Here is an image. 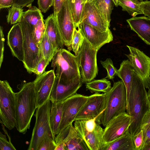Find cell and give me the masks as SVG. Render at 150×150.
<instances>
[{
    "instance_id": "6da1fadb",
    "label": "cell",
    "mask_w": 150,
    "mask_h": 150,
    "mask_svg": "<svg viewBox=\"0 0 150 150\" xmlns=\"http://www.w3.org/2000/svg\"><path fill=\"white\" fill-rule=\"evenodd\" d=\"M150 109L147 92L143 81L134 69L126 108V113L131 117L129 130L133 137L141 131L143 117Z\"/></svg>"
},
{
    "instance_id": "7a4b0ae2",
    "label": "cell",
    "mask_w": 150,
    "mask_h": 150,
    "mask_svg": "<svg viewBox=\"0 0 150 150\" xmlns=\"http://www.w3.org/2000/svg\"><path fill=\"white\" fill-rule=\"evenodd\" d=\"M17 130L25 134L30 128L32 118L37 108L36 95L34 83H25L16 93Z\"/></svg>"
},
{
    "instance_id": "3957f363",
    "label": "cell",
    "mask_w": 150,
    "mask_h": 150,
    "mask_svg": "<svg viewBox=\"0 0 150 150\" xmlns=\"http://www.w3.org/2000/svg\"><path fill=\"white\" fill-rule=\"evenodd\" d=\"M106 93L105 109L96 120L97 123L104 127L114 117L126 112L127 105L126 90L122 80L114 82L110 90Z\"/></svg>"
},
{
    "instance_id": "277c9868",
    "label": "cell",
    "mask_w": 150,
    "mask_h": 150,
    "mask_svg": "<svg viewBox=\"0 0 150 150\" xmlns=\"http://www.w3.org/2000/svg\"><path fill=\"white\" fill-rule=\"evenodd\" d=\"M51 67L56 69V77L66 83L82 79L76 56L62 48L57 51L52 60Z\"/></svg>"
},
{
    "instance_id": "5b68a950",
    "label": "cell",
    "mask_w": 150,
    "mask_h": 150,
    "mask_svg": "<svg viewBox=\"0 0 150 150\" xmlns=\"http://www.w3.org/2000/svg\"><path fill=\"white\" fill-rule=\"evenodd\" d=\"M52 102L49 99L37 108L35 116V122L30 141L28 150H38L43 139L47 137L54 140L55 137L51 127L50 113Z\"/></svg>"
},
{
    "instance_id": "8992f818",
    "label": "cell",
    "mask_w": 150,
    "mask_h": 150,
    "mask_svg": "<svg viewBox=\"0 0 150 150\" xmlns=\"http://www.w3.org/2000/svg\"><path fill=\"white\" fill-rule=\"evenodd\" d=\"M0 118L8 129L16 127V93L6 80L0 81Z\"/></svg>"
},
{
    "instance_id": "52a82bcc",
    "label": "cell",
    "mask_w": 150,
    "mask_h": 150,
    "mask_svg": "<svg viewBox=\"0 0 150 150\" xmlns=\"http://www.w3.org/2000/svg\"><path fill=\"white\" fill-rule=\"evenodd\" d=\"M98 50L94 49L84 39L82 45L76 55L83 83L93 80L98 74L97 54Z\"/></svg>"
},
{
    "instance_id": "ba28073f",
    "label": "cell",
    "mask_w": 150,
    "mask_h": 150,
    "mask_svg": "<svg viewBox=\"0 0 150 150\" xmlns=\"http://www.w3.org/2000/svg\"><path fill=\"white\" fill-rule=\"evenodd\" d=\"M19 23L22 28L24 40V56L23 62L27 72L31 74L34 73L42 57L40 48L33 39L32 30L30 25L23 18Z\"/></svg>"
},
{
    "instance_id": "9c48e42d",
    "label": "cell",
    "mask_w": 150,
    "mask_h": 150,
    "mask_svg": "<svg viewBox=\"0 0 150 150\" xmlns=\"http://www.w3.org/2000/svg\"><path fill=\"white\" fill-rule=\"evenodd\" d=\"M88 98V96L76 93L62 101V117L57 134L72 124L79 112L87 101Z\"/></svg>"
},
{
    "instance_id": "30bf717a",
    "label": "cell",
    "mask_w": 150,
    "mask_h": 150,
    "mask_svg": "<svg viewBox=\"0 0 150 150\" xmlns=\"http://www.w3.org/2000/svg\"><path fill=\"white\" fill-rule=\"evenodd\" d=\"M64 45L72 50V42L75 27L71 15L69 0H64L62 6L55 17Z\"/></svg>"
},
{
    "instance_id": "8fae6325",
    "label": "cell",
    "mask_w": 150,
    "mask_h": 150,
    "mask_svg": "<svg viewBox=\"0 0 150 150\" xmlns=\"http://www.w3.org/2000/svg\"><path fill=\"white\" fill-rule=\"evenodd\" d=\"M130 53L126 54L146 88H150V57L138 49L127 45Z\"/></svg>"
},
{
    "instance_id": "7c38bea8",
    "label": "cell",
    "mask_w": 150,
    "mask_h": 150,
    "mask_svg": "<svg viewBox=\"0 0 150 150\" xmlns=\"http://www.w3.org/2000/svg\"><path fill=\"white\" fill-rule=\"evenodd\" d=\"M131 117L126 112L112 118L103 129V136L104 145L118 138L129 129Z\"/></svg>"
},
{
    "instance_id": "4fadbf2b",
    "label": "cell",
    "mask_w": 150,
    "mask_h": 150,
    "mask_svg": "<svg viewBox=\"0 0 150 150\" xmlns=\"http://www.w3.org/2000/svg\"><path fill=\"white\" fill-rule=\"evenodd\" d=\"M107 99L106 93H95L88 96V99L74 119L86 120L98 117L104 111Z\"/></svg>"
},
{
    "instance_id": "5bb4252c",
    "label": "cell",
    "mask_w": 150,
    "mask_h": 150,
    "mask_svg": "<svg viewBox=\"0 0 150 150\" xmlns=\"http://www.w3.org/2000/svg\"><path fill=\"white\" fill-rule=\"evenodd\" d=\"M56 77L54 70H51L37 75L33 81L36 95L37 108L49 99Z\"/></svg>"
},
{
    "instance_id": "9a60e30c",
    "label": "cell",
    "mask_w": 150,
    "mask_h": 150,
    "mask_svg": "<svg viewBox=\"0 0 150 150\" xmlns=\"http://www.w3.org/2000/svg\"><path fill=\"white\" fill-rule=\"evenodd\" d=\"M81 22L87 24L102 32L109 29L110 25L106 20L95 0H89L86 2L80 23Z\"/></svg>"
},
{
    "instance_id": "2e32d148",
    "label": "cell",
    "mask_w": 150,
    "mask_h": 150,
    "mask_svg": "<svg viewBox=\"0 0 150 150\" xmlns=\"http://www.w3.org/2000/svg\"><path fill=\"white\" fill-rule=\"evenodd\" d=\"M77 28L84 38L95 49L99 50L104 45L113 40L112 33L110 29L102 32L83 22L81 23Z\"/></svg>"
},
{
    "instance_id": "e0dca14e",
    "label": "cell",
    "mask_w": 150,
    "mask_h": 150,
    "mask_svg": "<svg viewBox=\"0 0 150 150\" xmlns=\"http://www.w3.org/2000/svg\"><path fill=\"white\" fill-rule=\"evenodd\" d=\"M74 126L89 150H102L104 146L103 138V129L100 124L97 123L92 132L86 130L81 120L75 121Z\"/></svg>"
},
{
    "instance_id": "ac0fdd59",
    "label": "cell",
    "mask_w": 150,
    "mask_h": 150,
    "mask_svg": "<svg viewBox=\"0 0 150 150\" xmlns=\"http://www.w3.org/2000/svg\"><path fill=\"white\" fill-rule=\"evenodd\" d=\"M54 140L56 145L59 143H64L67 150H89L72 124L57 134Z\"/></svg>"
},
{
    "instance_id": "d6986e66",
    "label": "cell",
    "mask_w": 150,
    "mask_h": 150,
    "mask_svg": "<svg viewBox=\"0 0 150 150\" xmlns=\"http://www.w3.org/2000/svg\"><path fill=\"white\" fill-rule=\"evenodd\" d=\"M83 83L82 79L73 82L66 83L56 77L49 99L51 102H62L76 94Z\"/></svg>"
},
{
    "instance_id": "ffe728a7",
    "label": "cell",
    "mask_w": 150,
    "mask_h": 150,
    "mask_svg": "<svg viewBox=\"0 0 150 150\" xmlns=\"http://www.w3.org/2000/svg\"><path fill=\"white\" fill-rule=\"evenodd\" d=\"M7 45L12 55L23 62L24 60V40L22 30L19 23L13 25L8 32Z\"/></svg>"
},
{
    "instance_id": "44dd1931",
    "label": "cell",
    "mask_w": 150,
    "mask_h": 150,
    "mask_svg": "<svg viewBox=\"0 0 150 150\" xmlns=\"http://www.w3.org/2000/svg\"><path fill=\"white\" fill-rule=\"evenodd\" d=\"M44 21L45 33L56 52L63 48L64 44L54 14L49 16Z\"/></svg>"
},
{
    "instance_id": "7402d4cb",
    "label": "cell",
    "mask_w": 150,
    "mask_h": 150,
    "mask_svg": "<svg viewBox=\"0 0 150 150\" xmlns=\"http://www.w3.org/2000/svg\"><path fill=\"white\" fill-rule=\"evenodd\" d=\"M131 29L146 43L150 45V18L134 17L126 20Z\"/></svg>"
},
{
    "instance_id": "603a6c76",
    "label": "cell",
    "mask_w": 150,
    "mask_h": 150,
    "mask_svg": "<svg viewBox=\"0 0 150 150\" xmlns=\"http://www.w3.org/2000/svg\"><path fill=\"white\" fill-rule=\"evenodd\" d=\"M102 150H135L133 136L129 129L120 137L105 145Z\"/></svg>"
},
{
    "instance_id": "cb8c5ba5",
    "label": "cell",
    "mask_w": 150,
    "mask_h": 150,
    "mask_svg": "<svg viewBox=\"0 0 150 150\" xmlns=\"http://www.w3.org/2000/svg\"><path fill=\"white\" fill-rule=\"evenodd\" d=\"M134 68L128 59L125 60L120 64V68L117 69L116 76L123 82L126 90L127 102L129 98L130 90Z\"/></svg>"
},
{
    "instance_id": "d4e9b609",
    "label": "cell",
    "mask_w": 150,
    "mask_h": 150,
    "mask_svg": "<svg viewBox=\"0 0 150 150\" xmlns=\"http://www.w3.org/2000/svg\"><path fill=\"white\" fill-rule=\"evenodd\" d=\"M62 114V101L52 102L50 113V122L52 129L54 135L57 134Z\"/></svg>"
},
{
    "instance_id": "484cf974",
    "label": "cell",
    "mask_w": 150,
    "mask_h": 150,
    "mask_svg": "<svg viewBox=\"0 0 150 150\" xmlns=\"http://www.w3.org/2000/svg\"><path fill=\"white\" fill-rule=\"evenodd\" d=\"M143 0H118V5L122 8V10L127 11L133 17L138 15L144 14Z\"/></svg>"
},
{
    "instance_id": "4316f807",
    "label": "cell",
    "mask_w": 150,
    "mask_h": 150,
    "mask_svg": "<svg viewBox=\"0 0 150 150\" xmlns=\"http://www.w3.org/2000/svg\"><path fill=\"white\" fill-rule=\"evenodd\" d=\"M69 7L75 28L81 22L84 12L86 0H69Z\"/></svg>"
},
{
    "instance_id": "83f0119b",
    "label": "cell",
    "mask_w": 150,
    "mask_h": 150,
    "mask_svg": "<svg viewBox=\"0 0 150 150\" xmlns=\"http://www.w3.org/2000/svg\"><path fill=\"white\" fill-rule=\"evenodd\" d=\"M86 87L92 93H106L111 88V82L105 78L92 80L86 83Z\"/></svg>"
},
{
    "instance_id": "f1b7e54d",
    "label": "cell",
    "mask_w": 150,
    "mask_h": 150,
    "mask_svg": "<svg viewBox=\"0 0 150 150\" xmlns=\"http://www.w3.org/2000/svg\"><path fill=\"white\" fill-rule=\"evenodd\" d=\"M26 11L24 12L22 18L31 27L32 30L40 20H43L40 10L35 6H31Z\"/></svg>"
},
{
    "instance_id": "f546056e",
    "label": "cell",
    "mask_w": 150,
    "mask_h": 150,
    "mask_svg": "<svg viewBox=\"0 0 150 150\" xmlns=\"http://www.w3.org/2000/svg\"><path fill=\"white\" fill-rule=\"evenodd\" d=\"M40 50L42 58L50 62L56 53L45 33L40 44Z\"/></svg>"
},
{
    "instance_id": "4dcf8cb0",
    "label": "cell",
    "mask_w": 150,
    "mask_h": 150,
    "mask_svg": "<svg viewBox=\"0 0 150 150\" xmlns=\"http://www.w3.org/2000/svg\"><path fill=\"white\" fill-rule=\"evenodd\" d=\"M96 4L108 23L110 25L111 15L115 5L112 0H95Z\"/></svg>"
},
{
    "instance_id": "1f68e13d",
    "label": "cell",
    "mask_w": 150,
    "mask_h": 150,
    "mask_svg": "<svg viewBox=\"0 0 150 150\" xmlns=\"http://www.w3.org/2000/svg\"><path fill=\"white\" fill-rule=\"evenodd\" d=\"M23 12V8L13 5L8 10L7 23L11 25L19 23L22 18Z\"/></svg>"
},
{
    "instance_id": "d6a6232c",
    "label": "cell",
    "mask_w": 150,
    "mask_h": 150,
    "mask_svg": "<svg viewBox=\"0 0 150 150\" xmlns=\"http://www.w3.org/2000/svg\"><path fill=\"white\" fill-rule=\"evenodd\" d=\"M44 21V20H40L32 30L33 39L40 48V43L45 32Z\"/></svg>"
},
{
    "instance_id": "836d02e7",
    "label": "cell",
    "mask_w": 150,
    "mask_h": 150,
    "mask_svg": "<svg viewBox=\"0 0 150 150\" xmlns=\"http://www.w3.org/2000/svg\"><path fill=\"white\" fill-rule=\"evenodd\" d=\"M2 127V129L9 139L7 140L6 135L0 132V149L1 150H16V149L12 144L11 137L6 130L4 125L1 123Z\"/></svg>"
},
{
    "instance_id": "e575fe53",
    "label": "cell",
    "mask_w": 150,
    "mask_h": 150,
    "mask_svg": "<svg viewBox=\"0 0 150 150\" xmlns=\"http://www.w3.org/2000/svg\"><path fill=\"white\" fill-rule=\"evenodd\" d=\"M84 39L79 30L76 28H75L72 38V48L75 55H77L80 47L82 45Z\"/></svg>"
},
{
    "instance_id": "d590c367",
    "label": "cell",
    "mask_w": 150,
    "mask_h": 150,
    "mask_svg": "<svg viewBox=\"0 0 150 150\" xmlns=\"http://www.w3.org/2000/svg\"><path fill=\"white\" fill-rule=\"evenodd\" d=\"M103 67L107 70V74L105 78L113 80L116 75L117 69L114 67L113 62L110 58H107L105 61H100Z\"/></svg>"
},
{
    "instance_id": "8d00e7d4",
    "label": "cell",
    "mask_w": 150,
    "mask_h": 150,
    "mask_svg": "<svg viewBox=\"0 0 150 150\" xmlns=\"http://www.w3.org/2000/svg\"><path fill=\"white\" fill-rule=\"evenodd\" d=\"M56 144L54 140L47 137L44 138L39 145L38 150H55Z\"/></svg>"
},
{
    "instance_id": "74e56055",
    "label": "cell",
    "mask_w": 150,
    "mask_h": 150,
    "mask_svg": "<svg viewBox=\"0 0 150 150\" xmlns=\"http://www.w3.org/2000/svg\"><path fill=\"white\" fill-rule=\"evenodd\" d=\"M135 150H142L144 140L142 130L133 137Z\"/></svg>"
},
{
    "instance_id": "f35d334b",
    "label": "cell",
    "mask_w": 150,
    "mask_h": 150,
    "mask_svg": "<svg viewBox=\"0 0 150 150\" xmlns=\"http://www.w3.org/2000/svg\"><path fill=\"white\" fill-rule=\"evenodd\" d=\"M150 125V109L145 115L142 122L141 129L143 132V140L146 131Z\"/></svg>"
},
{
    "instance_id": "ab89813d",
    "label": "cell",
    "mask_w": 150,
    "mask_h": 150,
    "mask_svg": "<svg viewBox=\"0 0 150 150\" xmlns=\"http://www.w3.org/2000/svg\"><path fill=\"white\" fill-rule=\"evenodd\" d=\"M49 62L42 58L38 64L33 73L37 75H41L45 71V69Z\"/></svg>"
},
{
    "instance_id": "60d3db41",
    "label": "cell",
    "mask_w": 150,
    "mask_h": 150,
    "mask_svg": "<svg viewBox=\"0 0 150 150\" xmlns=\"http://www.w3.org/2000/svg\"><path fill=\"white\" fill-rule=\"evenodd\" d=\"M38 4L39 9L45 13L53 5V0H38Z\"/></svg>"
},
{
    "instance_id": "b9f144b4",
    "label": "cell",
    "mask_w": 150,
    "mask_h": 150,
    "mask_svg": "<svg viewBox=\"0 0 150 150\" xmlns=\"http://www.w3.org/2000/svg\"><path fill=\"white\" fill-rule=\"evenodd\" d=\"M0 68H1L3 60L5 41L4 35L3 32V28L1 26H0Z\"/></svg>"
},
{
    "instance_id": "7bdbcfd3",
    "label": "cell",
    "mask_w": 150,
    "mask_h": 150,
    "mask_svg": "<svg viewBox=\"0 0 150 150\" xmlns=\"http://www.w3.org/2000/svg\"><path fill=\"white\" fill-rule=\"evenodd\" d=\"M34 0H14L13 5L22 8L26 6L30 7L31 6Z\"/></svg>"
},
{
    "instance_id": "ee69618b",
    "label": "cell",
    "mask_w": 150,
    "mask_h": 150,
    "mask_svg": "<svg viewBox=\"0 0 150 150\" xmlns=\"http://www.w3.org/2000/svg\"><path fill=\"white\" fill-rule=\"evenodd\" d=\"M64 0H53L54 15L55 17L61 9Z\"/></svg>"
},
{
    "instance_id": "f6af8a7d",
    "label": "cell",
    "mask_w": 150,
    "mask_h": 150,
    "mask_svg": "<svg viewBox=\"0 0 150 150\" xmlns=\"http://www.w3.org/2000/svg\"><path fill=\"white\" fill-rule=\"evenodd\" d=\"M144 14L145 16L150 18V1L146 0L143 3Z\"/></svg>"
},
{
    "instance_id": "bcb514c9",
    "label": "cell",
    "mask_w": 150,
    "mask_h": 150,
    "mask_svg": "<svg viewBox=\"0 0 150 150\" xmlns=\"http://www.w3.org/2000/svg\"><path fill=\"white\" fill-rule=\"evenodd\" d=\"M14 0H0V9L9 8L13 4Z\"/></svg>"
},
{
    "instance_id": "7dc6e473",
    "label": "cell",
    "mask_w": 150,
    "mask_h": 150,
    "mask_svg": "<svg viewBox=\"0 0 150 150\" xmlns=\"http://www.w3.org/2000/svg\"><path fill=\"white\" fill-rule=\"evenodd\" d=\"M150 143V125L148 128L145 136V137L144 139L143 146L142 148L144 145Z\"/></svg>"
},
{
    "instance_id": "c3c4849f",
    "label": "cell",
    "mask_w": 150,
    "mask_h": 150,
    "mask_svg": "<svg viewBox=\"0 0 150 150\" xmlns=\"http://www.w3.org/2000/svg\"><path fill=\"white\" fill-rule=\"evenodd\" d=\"M55 150H67V149L64 143H61L56 145Z\"/></svg>"
},
{
    "instance_id": "681fc988",
    "label": "cell",
    "mask_w": 150,
    "mask_h": 150,
    "mask_svg": "<svg viewBox=\"0 0 150 150\" xmlns=\"http://www.w3.org/2000/svg\"><path fill=\"white\" fill-rule=\"evenodd\" d=\"M142 150H150V143L145 144Z\"/></svg>"
},
{
    "instance_id": "f907efd6",
    "label": "cell",
    "mask_w": 150,
    "mask_h": 150,
    "mask_svg": "<svg viewBox=\"0 0 150 150\" xmlns=\"http://www.w3.org/2000/svg\"><path fill=\"white\" fill-rule=\"evenodd\" d=\"M147 94L148 100L150 104V88L149 89L148 91L147 92Z\"/></svg>"
},
{
    "instance_id": "816d5d0a",
    "label": "cell",
    "mask_w": 150,
    "mask_h": 150,
    "mask_svg": "<svg viewBox=\"0 0 150 150\" xmlns=\"http://www.w3.org/2000/svg\"><path fill=\"white\" fill-rule=\"evenodd\" d=\"M112 0L114 3L116 7H117L118 6V0Z\"/></svg>"
},
{
    "instance_id": "f5cc1de1",
    "label": "cell",
    "mask_w": 150,
    "mask_h": 150,
    "mask_svg": "<svg viewBox=\"0 0 150 150\" xmlns=\"http://www.w3.org/2000/svg\"><path fill=\"white\" fill-rule=\"evenodd\" d=\"M88 0H86V2L87 1H88Z\"/></svg>"
},
{
    "instance_id": "db71d44e",
    "label": "cell",
    "mask_w": 150,
    "mask_h": 150,
    "mask_svg": "<svg viewBox=\"0 0 150 150\" xmlns=\"http://www.w3.org/2000/svg\"></svg>"
}]
</instances>
